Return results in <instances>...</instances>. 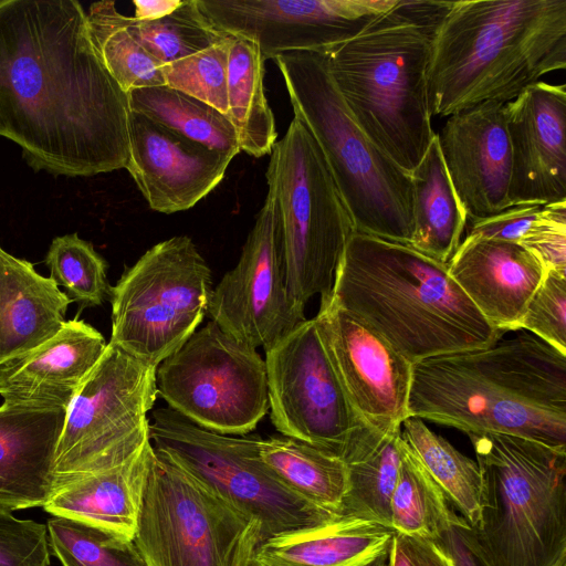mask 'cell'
<instances>
[{"mask_svg":"<svg viewBox=\"0 0 566 566\" xmlns=\"http://www.w3.org/2000/svg\"><path fill=\"white\" fill-rule=\"evenodd\" d=\"M265 177L276 199L289 292L303 308L315 295L325 305L355 227L322 149L298 117L274 144Z\"/></svg>","mask_w":566,"mask_h":566,"instance_id":"8","label":"cell"},{"mask_svg":"<svg viewBox=\"0 0 566 566\" xmlns=\"http://www.w3.org/2000/svg\"><path fill=\"white\" fill-rule=\"evenodd\" d=\"M400 429L374 432L344 459L347 488L339 515L391 528L390 500L402 454Z\"/></svg>","mask_w":566,"mask_h":566,"instance_id":"30","label":"cell"},{"mask_svg":"<svg viewBox=\"0 0 566 566\" xmlns=\"http://www.w3.org/2000/svg\"><path fill=\"white\" fill-rule=\"evenodd\" d=\"M284 78L294 116L322 149L355 231L410 245L412 180L356 123L336 88L321 51L273 59Z\"/></svg>","mask_w":566,"mask_h":566,"instance_id":"7","label":"cell"},{"mask_svg":"<svg viewBox=\"0 0 566 566\" xmlns=\"http://www.w3.org/2000/svg\"><path fill=\"white\" fill-rule=\"evenodd\" d=\"M512 206L566 200V86L542 81L503 106Z\"/></svg>","mask_w":566,"mask_h":566,"instance_id":"18","label":"cell"},{"mask_svg":"<svg viewBox=\"0 0 566 566\" xmlns=\"http://www.w3.org/2000/svg\"><path fill=\"white\" fill-rule=\"evenodd\" d=\"M388 562V566H454L441 539H424L396 532L389 546Z\"/></svg>","mask_w":566,"mask_h":566,"instance_id":"43","label":"cell"},{"mask_svg":"<svg viewBox=\"0 0 566 566\" xmlns=\"http://www.w3.org/2000/svg\"><path fill=\"white\" fill-rule=\"evenodd\" d=\"M448 268L482 316L503 333L516 331L546 272L521 244L485 239H463Z\"/></svg>","mask_w":566,"mask_h":566,"instance_id":"22","label":"cell"},{"mask_svg":"<svg viewBox=\"0 0 566 566\" xmlns=\"http://www.w3.org/2000/svg\"><path fill=\"white\" fill-rule=\"evenodd\" d=\"M400 437L444 491L454 510L470 527L474 526L481 510V474L476 461L431 431L420 418L407 417Z\"/></svg>","mask_w":566,"mask_h":566,"instance_id":"33","label":"cell"},{"mask_svg":"<svg viewBox=\"0 0 566 566\" xmlns=\"http://www.w3.org/2000/svg\"><path fill=\"white\" fill-rule=\"evenodd\" d=\"M398 0H197L219 31L256 43L264 62L346 42Z\"/></svg>","mask_w":566,"mask_h":566,"instance_id":"16","label":"cell"},{"mask_svg":"<svg viewBox=\"0 0 566 566\" xmlns=\"http://www.w3.org/2000/svg\"><path fill=\"white\" fill-rule=\"evenodd\" d=\"M390 526L396 533L431 541H440L453 527L469 526L403 441L390 500Z\"/></svg>","mask_w":566,"mask_h":566,"instance_id":"32","label":"cell"},{"mask_svg":"<svg viewBox=\"0 0 566 566\" xmlns=\"http://www.w3.org/2000/svg\"><path fill=\"white\" fill-rule=\"evenodd\" d=\"M389 562H388V552L380 555L379 557H377L376 559H374L373 562H370L369 564H367L366 566H388Z\"/></svg>","mask_w":566,"mask_h":566,"instance_id":"46","label":"cell"},{"mask_svg":"<svg viewBox=\"0 0 566 566\" xmlns=\"http://www.w3.org/2000/svg\"><path fill=\"white\" fill-rule=\"evenodd\" d=\"M451 2L398 0L355 38L321 50L356 123L410 175L436 134L427 70L433 35Z\"/></svg>","mask_w":566,"mask_h":566,"instance_id":"5","label":"cell"},{"mask_svg":"<svg viewBox=\"0 0 566 566\" xmlns=\"http://www.w3.org/2000/svg\"><path fill=\"white\" fill-rule=\"evenodd\" d=\"M394 533L374 522L337 515L266 538L253 566H366L389 551Z\"/></svg>","mask_w":566,"mask_h":566,"instance_id":"26","label":"cell"},{"mask_svg":"<svg viewBox=\"0 0 566 566\" xmlns=\"http://www.w3.org/2000/svg\"><path fill=\"white\" fill-rule=\"evenodd\" d=\"M44 263L50 277L65 289L72 302L98 306L109 296L106 261L77 233L54 238Z\"/></svg>","mask_w":566,"mask_h":566,"instance_id":"37","label":"cell"},{"mask_svg":"<svg viewBox=\"0 0 566 566\" xmlns=\"http://www.w3.org/2000/svg\"><path fill=\"white\" fill-rule=\"evenodd\" d=\"M211 291L210 268L191 238L155 244L111 287L109 343L157 368L198 329Z\"/></svg>","mask_w":566,"mask_h":566,"instance_id":"10","label":"cell"},{"mask_svg":"<svg viewBox=\"0 0 566 566\" xmlns=\"http://www.w3.org/2000/svg\"><path fill=\"white\" fill-rule=\"evenodd\" d=\"M128 95L98 57L76 0H0V136L35 171L126 168Z\"/></svg>","mask_w":566,"mask_h":566,"instance_id":"1","label":"cell"},{"mask_svg":"<svg viewBox=\"0 0 566 566\" xmlns=\"http://www.w3.org/2000/svg\"><path fill=\"white\" fill-rule=\"evenodd\" d=\"M232 35L190 56L163 66L165 85L227 114L228 60Z\"/></svg>","mask_w":566,"mask_h":566,"instance_id":"38","label":"cell"},{"mask_svg":"<svg viewBox=\"0 0 566 566\" xmlns=\"http://www.w3.org/2000/svg\"><path fill=\"white\" fill-rule=\"evenodd\" d=\"M518 329L531 332L566 355V273L545 272L516 326Z\"/></svg>","mask_w":566,"mask_h":566,"instance_id":"39","label":"cell"},{"mask_svg":"<svg viewBox=\"0 0 566 566\" xmlns=\"http://www.w3.org/2000/svg\"><path fill=\"white\" fill-rule=\"evenodd\" d=\"M259 436H229L203 429L169 407L151 411L155 450L256 518L266 538L324 523L334 514L279 481L261 462Z\"/></svg>","mask_w":566,"mask_h":566,"instance_id":"12","label":"cell"},{"mask_svg":"<svg viewBox=\"0 0 566 566\" xmlns=\"http://www.w3.org/2000/svg\"><path fill=\"white\" fill-rule=\"evenodd\" d=\"M156 382L167 407L220 434L244 436L269 411L265 360L212 321L158 365Z\"/></svg>","mask_w":566,"mask_h":566,"instance_id":"13","label":"cell"},{"mask_svg":"<svg viewBox=\"0 0 566 566\" xmlns=\"http://www.w3.org/2000/svg\"><path fill=\"white\" fill-rule=\"evenodd\" d=\"M518 244L531 251L546 271L566 273V200L543 206Z\"/></svg>","mask_w":566,"mask_h":566,"instance_id":"41","label":"cell"},{"mask_svg":"<svg viewBox=\"0 0 566 566\" xmlns=\"http://www.w3.org/2000/svg\"><path fill=\"white\" fill-rule=\"evenodd\" d=\"M128 142L125 169L150 209L167 214L188 210L208 196L233 159L132 111Z\"/></svg>","mask_w":566,"mask_h":566,"instance_id":"20","label":"cell"},{"mask_svg":"<svg viewBox=\"0 0 566 566\" xmlns=\"http://www.w3.org/2000/svg\"><path fill=\"white\" fill-rule=\"evenodd\" d=\"M408 417L566 448V355L533 334L412 365Z\"/></svg>","mask_w":566,"mask_h":566,"instance_id":"2","label":"cell"},{"mask_svg":"<svg viewBox=\"0 0 566 566\" xmlns=\"http://www.w3.org/2000/svg\"><path fill=\"white\" fill-rule=\"evenodd\" d=\"M264 60L256 43L233 36L228 60V111L240 150L259 158L269 155L277 142L275 119L263 85Z\"/></svg>","mask_w":566,"mask_h":566,"instance_id":"28","label":"cell"},{"mask_svg":"<svg viewBox=\"0 0 566 566\" xmlns=\"http://www.w3.org/2000/svg\"><path fill=\"white\" fill-rule=\"evenodd\" d=\"M503 106L489 101L460 111L437 134L449 179L471 222L511 207L512 155Z\"/></svg>","mask_w":566,"mask_h":566,"instance_id":"19","label":"cell"},{"mask_svg":"<svg viewBox=\"0 0 566 566\" xmlns=\"http://www.w3.org/2000/svg\"><path fill=\"white\" fill-rule=\"evenodd\" d=\"M125 25L138 43L161 64L198 53L227 38L198 7L197 0L181 1L169 14L150 21L125 15Z\"/></svg>","mask_w":566,"mask_h":566,"instance_id":"35","label":"cell"},{"mask_svg":"<svg viewBox=\"0 0 566 566\" xmlns=\"http://www.w3.org/2000/svg\"><path fill=\"white\" fill-rule=\"evenodd\" d=\"M481 474L478 523L460 527L485 566H549L566 549V448L468 433Z\"/></svg>","mask_w":566,"mask_h":566,"instance_id":"6","label":"cell"},{"mask_svg":"<svg viewBox=\"0 0 566 566\" xmlns=\"http://www.w3.org/2000/svg\"><path fill=\"white\" fill-rule=\"evenodd\" d=\"M146 566H253L260 522L155 450L133 538Z\"/></svg>","mask_w":566,"mask_h":566,"instance_id":"9","label":"cell"},{"mask_svg":"<svg viewBox=\"0 0 566 566\" xmlns=\"http://www.w3.org/2000/svg\"><path fill=\"white\" fill-rule=\"evenodd\" d=\"M93 46L108 73L128 93L165 85L163 66L128 32L114 1H98L86 12Z\"/></svg>","mask_w":566,"mask_h":566,"instance_id":"34","label":"cell"},{"mask_svg":"<svg viewBox=\"0 0 566 566\" xmlns=\"http://www.w3.org/2000/svg\"><path fill=\"white\" fill-rule=\"evenodd\" d=\"M329 302L365 322L412 364L486 347L505 334L482 316L448 263L357 231L346 245Z\"/></svg>","mask_w":566,"mask_h":566,"instance_id":"4","label":"cell"},{"mask_svg":"<svg viewBox=\"0 0 566 566\" xmlns=\"http://www.w3.org/2000/svg\"><path fill=\"white\" fill-rule=\"evenodd\" d=\"M413 234L410 247L448 263L461 243L468 221L440 153L434 134L411 172Z\"/></svg>","mask_w":566,"mask_h":566,"instance_id":"27","label":"cell"},{"mask_svg":"<svg viewBox=\"0 0 566 566\" xmlns=\"http://www.w3.org/2000/svg\"><path fill=\"white\" fill-rule=\"evenodd\" d=\"M154 458L149 440L125 462L55 488L43 509L133 539Z\"/></svg>","mask_w":566,"mask_h":566,"instance_id":"24","label":"cell"},{"mask_svg":"<svg viewBox=\"0 0 566 566\" xmlns=\"http://www.w3.org/2000/svg\"><path fill=\"white\" fill-rule=\"evenodd\" d=\"M107 343L77 316L35 348L0 365L3 403L33 410L66 411L78 386L103 355Z\"/></svg>","mask_w":566,"mask_h":566,"instance_id":"21","label":"cell"},{"mask_svg":"<svg viewBox=\"0 0 566 566\" xmlns=\"http://www.w3.org/2000/svg\"><path fill=\"white\" fill-rule=\"evenodd\" d=\"M65 411L0 406V509L43 507L54 490L53 458Z\"/></svg>","mask_w":566,"mask_h":566,"instance_id":"23","label":"cell"},{"mask_svg":"<svg viewBox=\"0 0 566 566\" xmlns=\"http://www.w3.org/2000/svg\"><path fill=\"white\" fill-rule=\"evenodd\" d=\"M129 111L209 149L234 158L241 150L228 117L214 107L167 85L129 91Z\"/></svg>","mask_w":566,"mask_h":566,"instance_id":"31","label":"cell"},{"mask_svg":"<svg viewBox=\"0 0 566 566\" xmlns=\"http://www.w3.org/2000/svg\"><path fill=\"white\" fill-rule=\"evenodd\" d=\"M264 352L270 418L282 436L344 460L376 432L349 401L315 318L304 321Z\"/></svg>","mask_w":566,"mask_h":566,"instance_id":"14","label":"cell"},{"mask_svg":"<svg viewBox=\"0 0 566 566\" xmlns=\"http://www.w3.org/2000/svg\"><path fill=\"white\" fill-rule=\"evenodd\" d=\"M156 369L107 343L65 411L53 458L54 489L125 462L150 440Z\"/></svg>","mask_w":566,"mask_h":566,"instance_id":"11","label":"cell"},{"mask_svg":"<svg viewBox=\"0 0 566 566\" xmlns=\"http://www.w3.org/2000/svg\"><path fill=\"white\" fill-rule=\"evenodd\" d=\"M207 314L240 343L264 350L307 319L289 292L271 187L237 265L212 289Z\"/></svg>","mask_w":566,"mask_h":566,"instance_id":"15","label":"cell"},{"mask_svg":"<svg viewBox=\"0 0 566 566\" xmlns=\"http://www.w3.org/2000/svg\"><path fill=\"white\" fill-rule=\"evenodd\" d=\"M566 67V0L452 1L431 43V117L507 103Z\"/></svg>","mask_w":566,"mask_h":566,"instance_id":"3","label":"cell"},{"mask_svg":"<svg viewBox=\"0 0 566 566\" xmlns=\"http://www.w3.org/2000/svg\"><path fill=\"white\" fill-rule=\"evenodd\" d=\"M258 453L265 468L291 491L339 514L347 488V468L342 458L284 436L260 438Z\"/></svg>","mask_w":566,"mask_h":566,"instance_id":"29","label":"cell"},{"mask_svg":"<svg viewBox=\"0 0 566 566\" xmlns=\"http://www.w3.org/2000/svg\"><path fill=\"white\" fill-rule=\"evenodd\" d=\"M549 566H566V549L560 552Z\"/></svg>","mask_w":566,"mask_h":566,"instance_id":"47","label":"cell"},{"mask_svg":"<svg viewBox=\"0 0 566 566\" xmlns=\"http://www.w3.org/2000/svg\"><path fill=\"white\" fill-rule=\"evenodd\" d=\"M0 566H50L46 525L0 509Z\"/></svg>","mask_w":566,"mask_h":566,"instance_id":"40","label":"cell"},{"mask_svg":"<svg viewBox=\"0 0 566 566\" xmlns=\"http://www.w3.org/2000/svg\"><path fill=\"white\" fill-rule=\"evenodd\" d=\"M181 0H134L133 18L137 21H150L171 13Z\"/></svg>","mask_w":566,"mask_h":566,"instance_id":"45","label":"cell"},{"mask_svg":"<svg viewBox=\"0 0 566 566\" xmlns=\"http://www.w3.org/2000/svg\"><path fill=\"white\" fill-rule=\"evenodd\" d=\"M71 303L50 276L0 245V365L53 337Z\"/></svg>","mask_w":566,"mask_h":566,"instance_id":"25","label":"cell"},{"mask_svg":"<svg viewBox=\"0 0 566 566\" xmlns=\"http://www.w3.org/2000/svg\"><path fill=\"white\" fill-rule=\"evenodd\" d=\"M328 360L349 401L374 430L408 417L412 363L365 322L332 302L314 317Z\"/></svg>","mask_w":566,"mask_h":566,"instance_id":"17","label":"cell"},{"mask_svg":"<svg viewBox=\"0 0 566 566\" xmlns=\"http://www.w3.org/2000/svg\"><path fill=\"white\" fill-rule=\"evenodd\" d=\"M451 554L454 566H485L465 541L460 527H453L441 538Z\"/></svg>","mask_w":566,"mask_h":566,"instance_id":"44","label":"cell"},{"mask_svg":"<svg viewBox=\"0 0 566 566\" xmlns=\"http://www.w3.org/2000/svg\"><path fill=\"white\" fill-rule=\"evenodd\" d=\"M543 206H512L492 217L473 221L464 239L518 243L536 221Z\"/></svg>","mask_w":566,"mask_h":566,"instance_id":"42","label":"cell"},{"mask_svg":"<svg viewBox=\"0 0 566 566\" xmlns=\"http://www.w3.org/2000/svg\"><path fill=\"white\" fill-rule=\"evenodd\" d=\"M46 530L62 566H146L133 539L104 528L53 516Z\"/></svg>","mask_w":566,"mask_h":566,"instance_id":"36","label":"cell"}]
</instances>
